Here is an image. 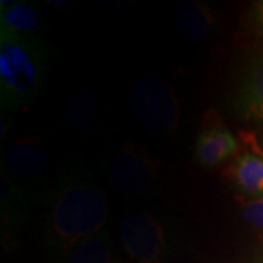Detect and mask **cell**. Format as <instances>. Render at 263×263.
Listing matches in <instances>:
<instances>
[{"label": "cell", "instance_id": "15", "mask_svg": "<svg viewBox=\"0 0 263 263\" xmlns=\"http://www.w3.org/2000/svg\"><path fill=\"white\" fill-rule=\"evenodd\" d=\"M257 19L259 22H263V2L257 5Z\"/></svg>", "mask_w": 263, "mask_h": 263}, {"label": "cell", "instance_id": "12", "mask_svg": "<svg viewBox=\"0 0 263 263\" xmlns=\"http://www.w3.org/2000/svg\"><path fill=\"white\" fill-rule=\"evenodd\" d=\"M238 103L247 117L263 120V65L253 69L240 88Z\"/></svg>", "mask_w": 263, "mask_h": 263}, {"label": "cell", "instance_id": "5", "mask_svg": "<svg viewBox=\"0 0 263 263\" xmlns=\"http://www.w3.org/2000/svg\"><path fill=\"white\" fill-rule=\"evenodd\" d=\"M107 174L124 195H145L158 181V164L138 145L126 143L110 161Z\"/></svg>", "mask_w": 263, "mask_h": 263}, {"label": "cell", "instance_id": "8", "mask_svg": "<svg viewBox=\"0 0 263 263\" xmlns=\"http://www.w3.org/2000/svg\"><path fill=\"white\" fill-rule=\"evenodd\" d=\"M174 24L184 37L193 41H203L214 34L216 18L205 5L199 2H184L174 10Z\"/></svg>", "mask_w": 263, "mask_h": 263}, {"label": "cell", "instance_id": "6", "mask_svg": "<svg viewBox=\"0 0 263 263\" xmlns=\"http://www.w3.org/2000/svg\"><path fill=\"white\" fill-rule=\"evenodd\" d=\"M3 162L13 181H37L47 171L48 154L41 139L24 138L8 148Z\"/></svg>", "mask_w": 263, "mask_h": 263}, {"label": "cell", "instance_id": "3", "mask_svg": "<svg viewBox=\"0 0 263 263\" xmlns=\"http://www.w3.org/2000/svg\"><path fill=\"white\" fill-rule=\"evenodd\" d=\"M129 103L138 120L152 133L171 135L177 130L180 101L174 89L160 78H135L129 85Z\"/></svg>", "mask_w": 263, "mask_h": 263}, {"label": "cell", "instance_id": "1", "mask_svg": "<svg viewBox=\"0 0 263 263\" xmlns=\"http://www.w3.org/2000/svg\"><path fill=\"white\" fill-rule=\"evenodd\" d=\"M108 200L88 173L63 174L51 192L44 214V238L50 253L62 257L72 247L105 230Z\"/></svg>", "mask_w": 263, "mask_h": 263}, {"label": "cell", "instance_id": "14", "mask_svg": "<svg viewBox=\"0 0 263 263\" xmlns=\"http://www.w3.org/2000/svg\"><path fill=\"white\" fill-rule=\"evenodd\" d=\"M245 219L254 228L263 230V199H247L238 196Z\"/></svg>", "mask_w": 263, "mask_h": 263}, {"label": "cell", "instance_id": "11", "mask_svg": "<svg viewBox=\"0 0 263 263\" xmlns=\"http://www.w3.org/2000/svg\"><path fill=\"white\" fill-rule=\"evenodd\" d=\"M40 25L41 16L32 5L25 2H2L0 28L19 35H34Z\"/></svg>", "mask_w": 263, "mask_h": 263}, {"label": "cell", "instance_id": "13", "mask_svg": "<svg viewBox=\"0 0 263 263\" xmlns=\"http://www.w3.org/2000/svg\"><path fill=\"white\" fill-rule=\"evenodd\" d=\"M98 114L97 100L86 91L76 92L67 103V119L73 130L86 133L94 126Z\"/></svg>", "mask_w": 263, "mask_h": 263}, {"label": "cell", "instance_id": "4", "mask_svg": "<svg viewBox=\"0 0 263 263\" xmlns=\"http://www.w3.org/2000/svg\"><path fill=\"white\" fill-rule=\"evenodd\" d=\"M120 241L132 260L160 263L168 249V233L158 216L146 211H135L123 216Z\"/></svg>", "mask_w": 263, "mask_h": 263}, {"label": "cell", "instance_id": "10", "mask_svg": "<svg viewBox=\"0 0 263 263\" xmlns=\"http://www.w3.org/2000/svg\"><path fill=\"white\" fill-rule=\"evenodd\" d=\"M59 263H117L113 241L107 228L72 247Z\"/></svg>", "mask_w": 263, "mask_h": 263}, {"label": "cell", "instance_id": "16", "mask_svg": "<svg viewBox=\"0 0 263 263\" xmlns=\"http://www.w3.org/2000/svg\"><path fill=\"white\" fill-rule=\"evenodd\" d=\"M260 29H262V34H263V22H260Z\"/></svg>", "mask_w": 263, "mask_h": 263}, {"label": "cell", "instance_id": "7", "mask_svg": "<svg viewBox=\"0 0 263 263\" xmlns=\"http://www.w3.org/2000/svg\"><path fill=\"white\" fill-rule=\"evenodd\" d=\"M237 151L238 142L219 120V117L215 116L212 120L206 119L195 145L197 162L205 167H215L235 155Z\"/></svg>", "mask_w": 263, "mask_h": 263}, {"label": "cell", "instance_id": "9", "mask_svg": "<svg viewBox=\"0 0 263 263\" xmlns=\"http://www.w3.org/2000/svg\"><path fill=\"white\" fill-rule=\"evenodd\" d=\"M228 176L247 199H263V157L245 152L235 157Z\"/></svg>", "mask_w": 263, "mask_h": 263}, {"label": "cell", "instance_id": "2", "mask_svg": "<svg viewBox=\"0 0 263 263\" xmlns=\"http://www.w3.org/2000/svg\"><path fill=\"white\" fill-rule=\"evenodd\" d=\"M47 72V50L34 35L0 28V104L3 110L28 107Z\"/></svg>", "mask_w": 263, "mask_h": 263}]
</instances>
